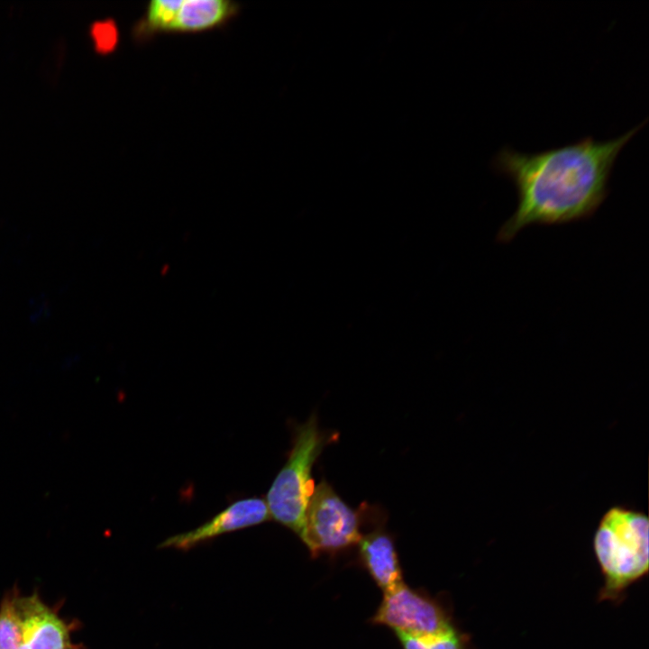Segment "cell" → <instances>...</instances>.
I'll use <instances>...</instances> for the list:
<instances>
[{
  "mask_svg": "<svg viewBox=\"0 0 649 649\" xmlns=\"http://www.w3.org/2000/svg\"><path fill=\"white\" fill-rule=\"evenodd\" d=\"M646 123L608 141L589 136L534 153L502 148L492 167L513 182L517 206L499 229L498 240L507 242L531 224H565L592 215L608 196L619 153Z\"/></svg>",
  "mask_w": 649,
  "mask_h": 649,
  "instance_id": "obj_1",
  "label": "cell"
},
{
  "mask_svg": "<svg viewBox=\"0 0 649 649\" xmlns=\"http://www.w3.org/2000/svg\"><path fill=\"white\" fill-rule=\"evenodd\" d=\"M592 546L603 577L599 601L621 603L649 569V520L640 511L609 507L595 530Z\"/></svg>",
  "mask_w": 649,
  "mask_h": 649,
  "instance_id": "obj_2",
  "label": "cell"
},
{
  "mask_svg": "<svg viewBox=\"0 0 649 649\" xmlns=\"http://www.w3.org/2000/svg\"><path fill=\"white\" fill-rule=\"evenodd\" d=\"M337 432L320 430L313 413L295 428L288 460L274 479L266 498L270 518L291 530L300 540L305 532L306 514L315 484L312 477L315 462L328 444L338 440Z\"/></svg>",
  "mask_w": 649,
  "mask_h": 649,
  "instance_id": "obj_3",
  "label": "cell"
},
{
  "mask_svg": "<svg viewBox=\"0 0 649 649\" xmlns=\"http://www.w3.org/2000/svg\"><path fill=\"white\" fill-rule=\"evenodd\" d=\"M376 511L374 506L366 502L357 509L351 507L326 480L322 479L309 500L301 541L312 557L323 553L334 556L357 546L364 535L362 527L366 520Z\"/></svg>",
  "mask_w": 649,
  "mask_h": 649,
  "instance_id": "obj_4",
  "label": "cell"
},
{
  "mask_svg": "<svg viewBox=\"0 0 649 649\" xmlns=\"http://www.w3.org/2000/svg\"><path fill=\"white\" fill-rule=\"evenodd\" d=\"M370 622L387 626L395 634L414 636L438 635L456 626L446 603L405 582L383 593Z\"/></svg>",
  "mask_w": 649,
  "mask_h": 649,
  "instance_id": "obj_5",
  "label": "cell"
},
{
  "mask_svg": "<svg viewBox=\"0 0 649 649\" xmlns=\"http://www.w3.org/2000/svg\"><path fill=\"white\" fill-rule=\"evenodd\" d=\"M270 518L265 499L257 497L240 499L198 527L167 538L160 547L187 551L221 535L253 526Z\"/></svg>",
  "mask_w": 649,
  "mask_h": 649,
  "instance_id": "obj_6",
  "label": "cell"
},
{
  "mask_svg": "<svg viewBox=\"0 0 649 649\" xmlns=\"http://www.w3.org/2000/svg\"><path fill=\"white\" fill-rule=\"evenodd\" d=\"M16 608L20 626L18 649H71L65 623L36 593L18 596Z\"/></svg>",
  "mask_w": 649,
  "mask_h": 649,
  "instance_id": "obj_7",
  "label": "cell"
},
{
  "mask_svg": "<svg viewBox=\"0 0 649 649\" xmlns=\"http://www.w3.org/2000/svg\"><path fill=\"white\" fill-rule=\"evenodd\" d=\"M384 522L376 524L363 535L357 544V560L386 593L405 581L395 538L386 530Z\"/></svg>",
  "mask_w": 649,
  "mask_h": 649,
  "instance_id": "obj_8",
  "label": "cell"
},
{
  "mask_svg": "<svg viewBox=\"0 0 649 649\" xmlns=\"http://www.w3.org/2000/svg\"><path fill=\"white\" fill-rule=\"evenodd\" d=\"M239 5L227 0H183L171 32H197L214 29L238 12Z\"/></svg>",
  "mask_w": 649,
  "mask_h": 649,
  "instance_id": "obj_9",
  "label": "cell"
},
{
  "mask_svg": "<svg viewBox=\"0 0 649 649\" xmlns=\"http://www.w3.org/2000/svg\"><path fill=\"white\" fill-rule=\"evenodd\" d=\"M183 0H154L150 2L142 18L133 28L134 37L144 40L158 32H171Z\"/></svg>",
  "mask_w": 649,
  "mask_h": 649,
  "instance_id": "obj_10",
  "label": "cell"
},
{
  "mask_svg": "<svg viewBox=\"0 0 649 649\" xmlns=\"http://www.w3.org/2000/svg\"><path fill=\"white\" fill-rule=\"evenodd\" d=\"M395 635L403 649H471L469 635L457 626L434 635Z\"/></svg>",
  "mask_w": 649,
  "mask_h": 649,
  "instance_id": "obj_11",
  "label": "cell"
},
{
  "mask_svg": "<svg viewBox=\"0 0 649 649\" xmlns=\"http://www.w3.org/2000/svg\"><path fill=\"white\" fill-rule=\"evenodd\" d=\"M18 591H9L0 605V649H18L20 626L16 608Z\"/></svg>",
  "mask_w": 649,
  "mask_h": 649,
  "instance_id": "obj_12",
  "label": "cell"
},
{
  "mask_svg": "<svg viewBox=\"0 0 649 649\" xmlns=\"http://www.w3.org/2000/svg\"><path fill=\"white\" fill-rule=\"evenodd\" d=\"M88 34L94 50L99 54L113 52L119 43L118 26L111 18L93 21L89 25Z\"/></svg>",
  "mask_w": 649,
  "mask_h": 649,
  "instance_id": "obj_13",
  "label": "cell"
}]
</instances>
